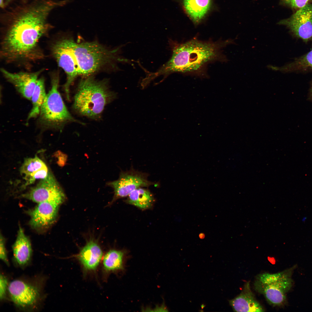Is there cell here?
I'll return each mask as SVG.
<instances>
[{"label": "cell", "instance_id": "cell-23", "mask_svg": "<svg viewBox=\"0 0 312 312\" xmlns=\"http://www.w3.org/2000/svg\"><path fill=\"white\" fill-rule=\"evenodd\" d=\"M49 174L46 166L32 173L28 177L24 179L26 181L25 186L33 183L38 179H44L47 177Z\"/></svg>", "mask_w": 312, "mask_h": 312}, {"label": "cell", "instance_id": "cell-27", "mask_svg": "<svg viewBox=\"0 0 312 312\" xmlns=\"http://www.w3.org/2000/svg\"><path fill=\"white\" fill-rule=\"evenodd\" d=\"M0 6L2 8H5L4 0H0Z\"/></svg>", "mask_w": 312, "mask_h": 312}, {"label": "cell", "instance_id": "cell-15", "mask_svg": "<svg viewBox=\"0 0 312 312\" xmlns=\"http://www.w3.org/2000/svg\"><path fill=\"white\" fill-rule=\"evenodd\" d=\"M229 303L236 312H263L264 309L256 299L252 291L250 282H246L240 293L229 300Z\"/></svg>", "mask_w": 312, "mask_h": 312}, {"label": "cell", "instance_id": "cell-21", "mask_svg": "<svg viewBox=\"0 0 312 312\" xmlns=\"http://www.w3.org/2000/svg\"><path fill=\"white\" fill-rule=\"evenodd\" d=\"M286 72H305L312 70V48L304 55L282 67Z\"/></svg>", "mask_w": 312, "mask_h": 312}, {"label": "cell", "instance_id": "cell-6", "mask_svg": "<svg viewBox=\"0 0 312 312\" xmlns=\"http://www.w3.org/2000/svg\"><path fill=\"white\" fill-rule=\"evenodd\" d=\"M57 72L51 76V88L47 94L40 112V120L47 126L61 128L70 122L84 123L75 119L68 110L58 90Z\"/></svg>", "mask_w": 312, "mask_h": 312}, {"label": "cell", "instance_id": "cell-16", "mask_svg": "<svg viewBox=\"0 0 312 312\" xmlns=\"http://www.w3.org/2000/svg\"><path fill=\"white\" fill-rule=\"evenodd\" d=\"M12 249L14 261L18 266L23 268L29 263L32 255L31 245L20 226Z\"/></svg>", "mask_w": 312, "mask_h": 312}, {"label": "cell", "instance_id": "cell-3", "mask_svg": "<svg viewBox=\"0 0 312 312\" xmlns=\"http://www.w3.org/2000/svg\"><path fill=\"white\" fill-rule=\"evenodd\" d=\"M116 97L104 80L98 81L90 76L79 81L75 95L73 107L79 114L97 120L106 105Z\"/></svg>", "mask_w": 312, "mask_h": 312}, {"label": "cell", "instance_id": "cell-2", "mask_svg": "<svg viewBox=\"0 0 312 312\" xmlns=\"http://www.w3.org/2000/svg\"><path fill=\"white\" fill-rule=\"evenodd\" d=\"M231 42L202 41L196 38L182 43L171 40L172 54L170 59L156 72H148L146 77L151 81L159 76L166 77L174 73L205 75L209 63L226 60L222 49Z\"/></svg>", "mask_w": 312, "mask_h": 312}, {"label": "cell", "instance_id": "cell-28", "mask_svg": "<svg viewBox=\"0 0 312 312\" xmlns=\"http://www.w3.org/2000/svg\"><path fill=\"white\" fill-rule=\"evenodd\" d=\"M310 98L312 99V81L311 83L310 88Z\"/></svg>", "mask_w": 312, "mask_h": 312}, {"label": "cell", "instance_id": "cell-17", "mask_svg": "<svg viewBox=\"0 0 312 312\" xmlns=\"http://www.w3.org/2000/svg\"><path fill=\"white\" fill-rule=\"evenodd\" d=\"M211 0H184L185 10L192 21L198 24L207 14L210 7Z\"/></svg>", "mask_w": 312, "mask_h": 312}, {"label": "cell", "instance_id": "cell-7", "mask_svg": "<svg viewBox=\"0 0 312 312\" xmlns=\"http://www.w3.org/2000/svg\"><path fill=\"white\" fill-rule=\"evenodd\" d=\"M73 39L64 37L56 40L51 44V53L58 66L64 71L66 81L64 88L66 98L70 99V88L79 75L77 65L72 47Z\"/></svg>", "mask_w": 312, "mask_h": 312}, {"label": "cell", "instance_id": "cell-5", "mask_svg": "<svg viewBox=\"0 0 312 312\" xmlns=\"http://www.w3.org/2000/svg\"><path fill=\"white\" fill-rule=\"evenodd\" d=\"M296 266L275 273L265 272L257 275L254 284L255 291L263 295L268 302L280 306L286 302V295L292 287V276Z\"/></svg>", "mask_w": 312, "mask_h": 312}, {"label": "cell", "instance_id": "cell-24", "mask_svg": "<svg viewBox=\"0 0 312 312\" xmlns=\"http://www.w3.org/2000/svg\"><path fill=\"white\" fill-rule=\"evenodd\" d=\"M310 0H280L284 5L292 9L298 10L308 4Z\"/></svg>", "mask_w": 312, "mask_h": 312}, {"label": "cell", "instance_id": "cell-14", "mask_svg": "<svg viewBox=\"0 0 312 312\" xmlns=\"http://www.w3.org/2000/svg\"><path fill=\"white\" fill-rule=\"evenodd\" d=\"M103 252L99 245L95 242H88L79 253L74 255L80 263L85 272H95L103 257Z\"/></svg>", "mask_w": 312, "mask_h": 312}, {"label": "cell", "instance_id": "cell-10", "mask_svg": "<svg viewBox=\"0 0 312 312\" xmlns=\"http://www.w3.org/2000/svg\"><path fill=\"white\" fill-rule=\"evenodd\" d=\"M21 196L38 203L48 201L60 205L64 202L66 197L62 187L50 173L35 187L22 194Z\"/></svg>", "mask_w": 312, "mask_h": 312}, {"label": "cell", "instance_id": "cell-1", "mask_svg": "<svg viewBox=\"0 0 312 312\" xmlns=\"http://www.w3.org/2000/svg\"><path fill=\"white\" fill-rule=\"evenodd\" d=\"M54 9L48 0H34L3 14L2 59L8 63L28 66L44 58L39 42L52 28L48 18Z\"/></svg>", "mask_w": 312, "mask_h": 312}, {"label": "cell", "instance_id": "cell-8", "mask_svg": "<svg viewBox=\"0 0 312 312\" xmlns=\"http://www.w3.org/2000/svg\"><path fill=\"white\" fill-rule=\"evenodd\" d=\"M8 291L14 305L21 309H34L42 299V289L40 286L25 280L12 281L9 284Z\"/></svg>", "mask_w": 312, "mask_h": 312}, {"label": "cell", "instance_id": "cell-18", "mask_svg": "<svg viewBox=\"0 0 312 312\" xmlns=\"http://www.w3.org/2000/svg\"><path fill=\"white\" fill-rule=\"evenodd\" d=\"M125 253L122 250L111 249L104 255L103 259V269L107 273L123 270L125 268Z\"/></svg>", "mask_w": 312, "mask_h": 312}, {"label": "cell", "instance_id": "cell-20", "mask_svg": "<svg viewBox=\"0 0 312 312\" xmlns=\"http://www.w3.org/2000/svg\"><path fill=\"white\" fill-rule=\"evenodd\" d=\"M127 202L142 209L149 208L153 201V194L148 189L142 187L137 188L128 196Z\"/></svg>", "mask_w": 312, "mask_h": 312}, {"label": "cell", "instance_id": "cell-19", "mask_svg": "<svg viewBox=\"0 0 312 312\" xmlns=\"http://www.w3.org/2000/svg\"><path fill=\"white\" fill-rule=\"evenodd\" d=\"M46 95L44 79L41 77L38 79L31 95V100L32 107L28 115L27 120L36 117L40 114L41 107Z\"/></svg>", "mask_w": 312, "mask_h": 312}, {"label": "cell", "instance_id": "cell-25", "mask_svg": "<svg viewBox=\"0 0 312 312\" xmlns=\"http://www.w3.org/2000/svg\"><path fill=\"white\" fill-rule=\"evenodd\" d=\"M8 280L6 277L3 274L0 275V299L1 300H4L6 296L8 286Z\"/></svg>", "mask_w": 312, "mask_h": 312}, {"label": "cell", "instance_id": "cell-29", "mask_svg": "<svg viewBox=\"0 0 312 312\" xmlns=\"http://www.w3.org/2000/svg\"><path fill=\"white\" fill-rule=\"evenodd\" d=\"M205 235L204 233H200L199 235V237L200 239H203L205 237Z\"/></svg>", "mask_w": 312, "mask_h": 312}, {"label": "cell", "instance_id": "cell-13", "mask_svg": "<svg viewBox=\"0 0 312 312\" xmlns=\"http://www.w3.org/2000/svg\"><path fill=\"white\" fill-rule=\"evenodd\" d=\"M60 205L51 202L38 203L34 208L28 212L30 217L29 224L31 226L36 229L48 227L55 220Z\"/></svg>", "mask_w": 312, "mask_h": 312}, {"label": "cell", "instance_id": "cell-11", "mask_svg": "<svg viewBox=\"0 0 312 312\" xmlns=\"http://www.w3.org/2000/svg\"><path fill=\"white\" fill-rule=\"evenodd\" d=\"M278 23L286 26L293 35L304 42L312 40V4L298 10Z\"/></svg>", "mask_w": 312, "mask_h": 312}, {"label": "cell", "instance_id": "cell-9", "mask_svg": "<svg viewBox=\"0 0 312 312\" xmlns=\"http://www.w3.org/2000/svg\"><path fill=\"white\" fill-rule=\"evenodd\" d=\"M148 174L131 168L120 172L118 179L107 183L114 190L115 199L128 196L132 192L140 187L155 185L148 179Z\"/></svg>", "mask_w": 312, "mask_h": 312}, {"label": "cell", "instance_id": "cell-12", "mask_svg": "<svg viewBox=\"0 0 312 312\" xmlns=\"http://www.w3.org/2000/svg\"><path fill=\"white\" fill-rule=\"evenodd\" d=\"M44 70L42 68L34 72L20 71L13 73L2 68L1 71L5 78L14 86L23 97L31 100L39 77Z\"/></svg>", "mask_w": 312, "mask_h": 312}, {"label": "cell", "instance_id": "cell-26", "mask_svg": "<svg viewBox=\"0 0 312 312\" xmlns=\"http://www.w3.org/2000/svg\"><path fill=\"white\" fill-rule=\"evenodd\" d=\"M4 237L1 233L0 239V259L7 265H9V262L7 257V252L5 245Z\"/></svg>", "mask_w": 312, "mask_h": 312}, {"label": "cell", "instance_id": "cell-4", "mask_svg": "<svg viewBox=\"0 0 312 312\" xmlns=\"http://www.w3.org/2000/svg\"><path fill=\"white\" fill-rule=\"evenodd\" d=\"M73 51L78 66L79 75L92 76L107 66L116 67L118 62L129 63L120 55V48L109 49L96 41L72 43Z\"/></svg>", "mask_w": 312, "mask_h": 312}, {"label": "cell", "instance_id": "cell-22", "mask_svg": "<svg viewBox=\"0 0 312 312\" xmlns=\"http://www.w3.org/2000/svg\"><path fill=\"white\" fill-rule=\"evenodd\" d=\"M46 166L44 163L36 155L34 158L25 159L20 171L21 174H25L24 178L29 176L33 172Z\"/></svg>", "mask_w": 312, "mask_h": 312}]
</instances>
